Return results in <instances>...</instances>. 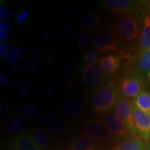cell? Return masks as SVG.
<instances>
[{
    "instance_id": "4dcf8cb0",
    "label": "cell",
    "mask_w": 150,
    "mask_h": 150,
    "mask_svg": "<svg viewBox=\"0 0 150 150\" xmlns=\"http://www.w3.org/2000/svg\"><path fill=\"white\" fill-rule=\"evenodd\" d=\"M30 17V12L27 9L18 8L15 14V20L17 24L20 25H25L29 21Z\"/></svg>"
},
{
    "instance_id": "74e56055",
    "label": "cell",
    "mask_w": 150,
    "mask_h": 150,
    "mask_svg": "<svg viewBox=\"0 0 150 150\" xmlns=\"http://www.w3.org/2000/svg\"><path fill=\"white\" fill-rule=\"evenodd\" d=\"M9 45L6 42H0V58L2 59L6 55L9 51ZM9 53V52H8Z\"/></svg>"
},
{
    "instance_id": "8992f818",
    "label": "cell",
    "mask_w": 150,
    "mask_h": 150,
    "mask_svg": "<svg viewBox=\"0 0 150 150\" xmlns=\"http://www.w3.org/2000/svg\"><path fill=\"white\" fill-rule=\"evenodd\" d=\"M118 34L127 41L136 39L139 33V25L134 17L123 16L118 18L117 21Z\"/></svg>"
},
{
    "instance_id": "d590c367",
    "label": "cell",
    "mask_w": 150,
    "mask_h": 150,
    "mask_svg": "<svg viewBox=\"0 0 150 150\" xmlns=\"http://www.w3.org/2000/svg\"><path fill=\"white\" fill-rule=\"evenodd\" d=\"M11 16H12V11L8 7L1 6V8H0V19H1V21H6L7 20L11 18Z\"/></svg>"
},
{
    "instance_id": "5b68a950",
    "label": "cell",
    "mask_w": 150,
    "mask_h": 150,
    "mask_svg": "<svg viewBox=\"0 0 150 150\" xmlns=\"http://www.w3.org/2000/svg\"><path fill=\"white\" fill-rule=\"evenodd\" d=\"M85 136L95 142H103L109 140L112 134L106 124L100 120L93 119L84 124Z\"/></svg>"
},
{
    "instance_id": "ee69618b",
    "label": "cell",
    "mask_w": 150,
    "mask_h": 150,
    "mask_svg": "<svg viewBox=\"0 0 150 150\" xmlns=\"http://www.w3.org/2000/svg\"><path fill=\"white\" fill-rule=\"evenodd\" d=\"M97 150H115V149H110V148H102V149H99Z\"/></svg>"
},
{
    "instance_id": "ac0fdd59",
    "label": "cell",
    "mask_w": 150,
    "mask_h": 150,
    "mask_svg": "<svg viewBox=\"0 0 150 150\" xmlns=\"http://www.w3.org/2000/svg\"><path fill=\"white\" fill-rule=\"evenodd\" d=\"M133 104L150 116V93L143 90L133 101Z\"/></svg>"
},
{
    "instance_id": "44dd1931",
    "label": "cell",
    "mask_w": 150,
    "mask_h": 150,
    "mask_svg": "<svg viewBox=\"0 0 150 150\" xmlns=\"http://www.w3.org/2000/svg\"><path fill=\"white\" fill-rule=\"evenodd\" d=\"M145 145L139 138L125 140L115 147V150H144Z\"/></svg>"
},
{
    "instance_id": "5bb4252c",
    "label": "cell",
    "mask_w": 150,
    "mask_h": 150,
    "mask_svg": "<svg viewBox=\"0 0 150 150\" xmlns=\"http://www.w3.org/2000/svg\"><path fill=\"white\" fill-rule=\"evenodd\" d=\"M76 72H77V67L74 62L70 61L67 63L63 66L60 75V79L62 83L67 86L74 85L76 81Z\"/></svg>"
},
{
    "instance_id": "f35d334b",
    "label": "cell",
    "mask_w": 150,
    "mask_h": 150,
    "mask_svg": "<svg viewBox=\"0 0 150 150\" xmlns=\"http://www.w3.org/2000/svg\"><path fill=\"white\" fill-rule=\"evenodd\" d=\"M9 79L8 74L5 72H0V85L1 87H6L8 84Z\"/></svg>"
},
{
    "instance_id": "9c48e42d",
    "label": "cell",
    "mask_w": 150,
    "mask_h": 150,
    "mask_svg": "<svg viewBox=\"0 0 150 150\" xmlns=\"http://www.w3.org/2000/svg\"><path fill=\"white\" fill-rule=\"evenodd\" d=\"M9 146L12 150H42L27 131L15 135L9 141Z\"/></svg>"
},
{
    "instance_id": "836d02e7",
    "label": "cell",
    "mask_w": 150,
    "mask_h": 150,
    "mask_svg": "<svg viewBox=\"0 0 150 150\" xmlns=\"http://www.w3.org/2000/svg\"><path fill=\"white\" fill-rule=\"evenodd\" d=\"M40 34L42 35V38L47 42L50 43V44H54V43L57 42V35L50 30L43 29L40 31Z\"/></svg>"
},
{
    "instance_id": "4316f807",
    "label": "cell",
    "mask_w": 150,
    "mask_h": 150,
    "mask_svg": "<svg viewBox=\"0 0 150 150\" xmlns=\"http://www.w3.org/2000/svg\"><path fill=\"white\" fill-rule=\"evenodd\" d=\"M138 65L140 72L147 73L150 72V48L140 53Z\"/></svg>"
},
{
    "instance_id": "d6a6232c",
    "label": "cell",
    "mask_w": 150,
    "mask_h": 150,
    "mask_svg": "<svg viewBox=\"0 0 150 150\" xmlns=\"http://www.w3.org/2000/svg\"><path fill=\"white\" fill-rule=\"evenodd\" d=\"M27 65L23 62L17 63L16 65H13L10 68V72L13 76H21L27 72Z\"/></svg>"
},
{
    "instance_id": "e0dca14e",
    "label": "cell",
    "mask_w": 150,
    "mask_h": 150,
    "mask_svg": "<svg viewBox=\"0 0 150 150\" xmlns=\"http://www.w3.org/2000/svg\"><path fill=\"white\" fill-rule=\"evenodd\" d=\"M138 46L140 49V53L145 51L150 48V16L147 15L145 18L143 29L140 35Z\"/></svg>"
},
{
    "instance_id": "83f0119b",
    "label": "cell",
    "mask_w": 150,
    "mask_h": 150,
    "mask_svg": "<svg viewBox=\"0 0 150 150\" xmlns=\"http://www.w3.org/2000/svg\"><path fill=\"white\" fill-rule=\"evenodd\" d=\"M74 29L72 23L69 22H65L60 28V36L64 42H69L72 40Z\"/></svg>"
},
{
    "instance_id": "ba28073f",
    "label": "cell",
    "mask_w": 150,
    "mask_h": 150,
    "mask_svg": "<svg viewBox=\"0 0 150 150\" xmlns=\"http://www.w3.org/2000/svg\"><path fill=\"white\" fill-rule=\"evenodd\" d=\"M83 82L90 88H96L106 82L107 79L100 65L97 64L86 65L83 72Z\"/></svg>"
},
{
    "instance_id": "3957f363",
    "label": "cell",
    "mask_w": 150,
    "mask_h": 150,
    "mask_svg": "<svg viewBox=\"0 0 150 150\" xmlns=\"http://www.w3.org/2000/svg\"><path fill=\"white\" fill-rule=\"evenodd\" d=\"M102 5L108 10L130 16H140L144 13L139 3L132 0H103Z\"/></svg>"
},
{
    "instance_id": "ffe728a7",
    "label": "cell",
    "mask_w": 150,
    "mask_h": 150,
    "mask_svg": "<svg viewBox=\"0 0 150 150\" xmlns=\"http://www.w3.org/2000/svg\"><path fill=\"white\" fill-rule=\"evenodd\" d=\"M80 24L86 30H95L100 26L101 19L97 15L86 14L81 19Z\"/></svg>"
},
{
    "instance_id": "603a6c76",
    "label": "cell",
    "mask_w": 150,
    "mask_h": 150,
    "mask_svg": "<svg viewBox=\"0 0 150 150\" xmlns=\"http://www.w3.org/2000/svg\"><path fill=\"white\" fill-rule=\"evenodd\" d=\"M60 92L59 82L55 80L49 81L45 84L42 89L43 95L47 99H52L57 96Z\"/></svg>"
},
{
    "instance_id": "2e32d148",
    "label": "cell",
    "mask_w": 150,
    "mask_h": 150,
    "mask_svg": "<svg viewBox=\"0 0 150 150\" xmlns=\"http://www.w3.org/2000/svg\"><path fill=\"white\" fill-rule=\"evenodd\" d=\"M70 150H97L95 141L86 136H80L72 140Z\"/></svg>"
},
{
    "instance_id": "9a60e30c",
    "label": "cell",
    "mask_w": 150,
    "mask_h": 150,
    "mask_svg": "<svg viewBox=\"0 0 150 150\" xmlns=\"http://www.w3.org/2000/svg\"><path fill=\"white\" fill-rule=\"evenodd\" d=\"M120 62V59L118 56L109 54L100 60L99 65L105 74H113L119 69Z\"/></svg>"
},
{
    "instance_id": "484cf974",
    "label": "cell",
    "mask_w": 150,
    "mask_h": 150,
    "mask_svg": "<svg viewBox=\"0 0 150 150\" xmlns=\"http://www.w3.org/2000/svg\"><path fill=\"white\" fill-rule=\"evenodd\" d=\"M33 85L29 79H23L20 82L18 86V93L22 98L27 99L32 95Z\"/></svg>"
},
{
    "instance_id": "52a82bcc",
    "label": "cell",
    "mask_w": 150,
    "mask_h": 150,
    "mask_svg": "<svg viewBox=\"0 0 150 150\" xmlns=\"http://www.w3.org/2000/svg\"><path fill=\"white\" fill-rule=\"evenodd\" d=\"M93 42L99 53L113 52L117 48V35L111 30H104L95 35Z\"/></svg>"
},
{
    "instance_id": "8fae6325",
    "label": "cell",
    "mask_w": 150,
    "mask_h": 150,
    "mask_svg": "<svg viewBox=\"0 0 150 150\" xmlns=\"http://www.w3.org/2000/svg\"><path fill=\"white\" fill-rule=\"evenodd\" d=\"M106 124L112 135L119 137H126L131 132L127 128L125 122L116 113H110L106 115L105 118Z\"/></svg>"
},
{
    "instance_id": "7c38bea8",
    "label": "cell",
    "mask_w": 150,
    "mask_h": 150,
    "mask_svg": "<svg viewBox=\"0 0 150 150\" xmlns=\"http://www.w3.org/2000/svg\"><path fill=\"white\" fill-rule=\"evenodd\" d=\"M43 122L47 128L55 134L64 132L66 125L64 120L59 114L55 112L47 111L43 115Z\"/></svg>"
},
{
    "instance_id": "4fadbf2b",
    "label": "cell",
    "mask_w": 150,
    "mask_h": 150,
    "mask_svg": "<svg viewBox=\"0 0 150 150\" xmlns=\"http://www.w3.org/2000/svg\"><path fill=\"white\" fill-rule=\"evenodd\" d=\"M60 112L63 117L68 119H74L81 115V104L77 99H68L61 105Z\"/></svg>"
},
{
    "instance_id": "e575fe53",
    "label": "cell",
    "mask_w": 150,
    "mask_h": 150,
    "mask_svg": "<svg viewBox=\"0 0 150 150\" xmlns=\"http://www.w3.org/2000/svg\"><path fill=\"white\" fill-rule=\"evenodd\" d=\"M83 61L87 65L96 64L99 59V56L96 52L91 51L84 54L82 57Z\"/></svg>"
},
{
    "instance_id": "7402d4cb",
    "label": "cell",
    "mask_w": 150,
    "mask_h": 150,
    "mask_svg": "<svg viewBox=\"0 0 150 150\" xmlns=\"http://www.w3.org/2000/svg\"><path fill=\"white\" fill-rule=\"evenodd\" d=\"M26 123L23 118L21 117H15L11 120L7 124L6 129L8 132L12 134H18L22 132Z\"/></svg>"
},
{
    "instance_id": "30bf717a",
    "label": "cell",
    "mask_w": 150,
    "mask_h": 150,
    "mask_svg": "<svg viewBox=\"0 0 150 150\" xmlns=\"http://www.w3.org/2000/svg\"><path fill=\"white\" fill-rule=\"evenodd\" d=\"M133 117L136 129L139 136L143 139L148 140L150 138V116L142 111L133 104Z\"/></svg>"
},
{
    "instance_id": "f546056e",
    "label": "cell",
    "mask_w": 150,
    "mask_h": 150,
    "mask_svg": "<svg viewBox=\"0 0 150 150\" xmlns=\"http://www.w3.org/2000/svg\"><path fill=\"white\" fill-rule=\"evenodd\" d=\"M38 108L33 104H24L20 108V113L22 117L34 118L39 115Z\"/></svg>"
},
{
    "instance_id": "ab89813d",
    "label": "cell",
    "mask_w": 150,
    "mask_h": 150,
    "mask_svg": "<svg viewBox=\"0 0 150 150\" xmlns=\"http://www.w3.org/2000/svg\"><path fill=\"white\" fill-rule=\"evenodd\" d=\"M9 36V31L6 29H0V41L4 42L6 39Z\"/></svg>"
},
{
    "instance_id": "d4e9b609",
    "label": "cell",
    "mask_w": 150,
    "mask_h": 150,
    "mask_svg": "<svg viewBox=\"0 0 150 150\" xmlns=\"http://www.w3.org/2000/svg\"><path fill=\"white\" fill-rule=\"evenodd\" d=\"M31 54L34 59L41 63H50L52 61V54L38 46H34L31 49Z\"/></svg>"
},
{
    "instance_id": "d6986e66",
    "label": "cell",
    "mask_w": 150,
    "mask_h": 150,
    "mask_svg": "<svg viewBox=\"0 0 150 150\" xmlns=\"http://www.w3.org/2000/svg\"><path fill=\"white\" fill-rule=\"evenodd\" d=\"M31 136H32L35 143L42 149H45L50 145V136L45 129L38 128V127L34 128L31 132Z\"/></svg>"
},
{
    "instance_id": "7bdbcfd3",
    "label": "cell",
    "mask_w": 150,
    "mask_h": 150,
    "mask_svg": "<svg viewBox=\"0 0 150 150\" xmlns=\"http://www.w3.org/2000/svg\"><path fill=\"white\" fill-rule=\"evenodd\" d=\"M144 150H150V142H148L147 145H145V149H144Z\"/></svg>"
},
{
    "instance_id": "1f68e13d",
    "label": "cell",
    "mask_w": 150,
    "mask_h": 150,
    "mask_svg": "<svg viewBox=\"0 0 150 150\" xmlns=\"http://www.w3.org/2000/svg\"><path fill=\"white\" fill-rule=\"evenodd\" d=\"M91 43V38L88 34H84L80 35L76 39V47L79 49H85L88 47Z\"/></svg>"
},
{
    "instance_id": "f6af8a7d",
    "label": "cell",
    "mask_w": 150,
    "mask_h": 150,
    "mask_svg": "<svg viewBox=\"0 0 150 150\" xmlns=\"http://www.w3.org/2000/svg\"><path fill=\"white\" fill-rule=\"evenodd\" d=\"M148 79H149V80L150 81V72L148 73Z\"/></svg>"
},
{
    "instance_id": "bcb514c9",
    "label": "cell",
    "mask_w": 150,
    "mask_h": 150,
    "mask_svg": "<svg viewBox=\"0 0 150 150\" xmlns=\"http://www.w3.org/2000/svg\"><path fill=\"white\" fill-rule=\"evenodd\" d=\"M45 150H57V149H46Z\"/></svg>"
},
{
    "instance_id": "6da1fadb",
    "label": "cell",
    "mask_w": 150,
    "mask_h": 150,
    "mask_svg": "<svg viewBox=\"0 0 150 150\" xmlns=\"http://www.w3.org/2000/svg\"><path fill=\"white\" fill-rule=\"evenodd\" d=\"M119 85L110 81L99 88L92 99L93 107L97 112H106L114 107L120 95Z\"/></svg>"
},
{
    "instance_id": "8d00e7d4",
    "label": "cell",
    "mask_w": 150,
    "mask_h": 150,
    "mask_svg": "<svg viewBox=\"0 0 150 150\" xmlns=\"http://www.w3.org/2000/svg\"><path fill=\"white\" fill-rule=\"evenodd\" d=\"M8 106L4 102L1 101V104H0V121H1V122L6 119L7 115H8Z\"/></svg>"
},
{
    "instance_id": "cb8c5ba5",
    "label": "cell",
    "mask_w": 150,
    "mask_h": 150,
    "mask_svg": "<svg viewBox=\"0 0 150 150\" xmlns=\"http://www.w3.org/2000/svg\"><path fill=\"white\" fill-rule=\"evenodd\" d=\"M25 54V50L22 46H16L9 52L7 56V61L13 65L20 63Z\"/></svg>"
},
{
    "instance_id": "f1b7e54d",
    "label": "cell",
    "mask_w": 150,
    "mask_h": 150,
    "mask_svg": "<svg viewBox=\"0 0 150 150\" xmlns=\"http://www.w3.org/2000/svg\"><path fill=\"white\" fill-rule=\"evenodd\" d=\"M28 67L30 72L35 76H40L45 73L46 70L45 66L41 62L34 59H31L28 62Z\"/></svg>"
},
{
    "instance_id": "7a4b0ae2",
    "label": "cell",
    "mask_w": 150,
    "mask_h": 150,
    "mask_svg": "<svg viewBox=\"0 0 150 150\" xmlns=\"http://www.w3.org/2000/svg\"><path fill=\"white\" fill-rule=\"evenodd\" d=\"M145 81L140 72H134L122 79L119 84L120 93L126 98L135 99L143 91Z\"/></svg>"
},
{
    "instance_id": "b9f144b4",
    "label": "cell",
    "mask_w": 150,
    "mask_h": 150,
    "mask_svg": "<svg viewBox=\"0 0 150 150\" xmlns=\"http://www.w3.org/2000/svg\"><path fill=\"white\" fill-rule=\"evenodd\" d=\"M145 6V8L148 11V13H150V0H146V1H140Z\"/></svg>"
},
{
    "instance_id": "60d3db41",
    "label": "cell",
    "mask_w": 150,
    "mask_h": 150,
    "mask_svg": "<svg viewBox=\"0 0 150 150\" xmlns=\"http://www.w3.org/2000/svg\"><path fill=\"white\" fill-rule=\"evenodd\" d=\"M0 29H6L10 31L12 29V24L8 21H1L0 22Z\"/></svg>"
},
{
    "instance_id": "277c9868",
    "label": "cell",
    "mask_w": 150,
    "mask_h": 150,
    "mask_svg": "<svg viewBox=\"0 0 150 150\" xmlns=\"http://www.w3.org/2000/svg\"><path fill=\"white\" fill-rule=\"evenodd\" d=\"M114 109L115 113L126 125L131 134L136 136H139L134 123L132 103L130 102V100L120 93L117 102L114 106Z\"/></svg>"
}]
</instances>
